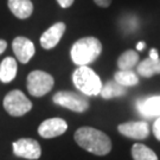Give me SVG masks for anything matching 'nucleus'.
<instances>
[{"label":"nucleus","mask_w":160,"mask_h":160,"mask_svg":"<svg viewBox=\"0 0 160 160\" xmlns=\"http://www.w3.org/2000/svg\"><path fill=\"white\" fill-rule=\"evenodd\" d=\"M139 63V53L134 50H127L118 59V67L120 70H132Z\"/></svg>","instance_id":"17"},{"label":"nucleus","mask_w":160,"mask_h":160,"mask_svg":"<svg viewBox=\"0 0 160 160\" xmlns=\"http://www.w3.org/2000/svg\"><path fill=\"white\" fill-rule=\"evenodd\" d=\"M94 2L100 7H108L112 4V0H94Z\"/></svg>","instance_id":"22"},{"label":"nucleus","mask_w":160,"mask_h":160,"mask_svg":"<svg viewBox=\"0 0 160 160\" xmlns=\"http://www.w3.org/2000/svg\"><path fill=\"white\" fill-rule=\"evenodd\" d=\"M138 74L142 77H152L160 74V58H146L138 64Z\"/></svg>","instance_id":"15"},{"label":"nucleus","mask_w":160,"mask_h":160,"mask_svg":"<svg viewBox=\"0 0 160 160\" xmlns=\"http://www.w3.org/2000/svg\"><path fill=\"white\" fill-rule=\"evenodd\" d=\"M8 8L18 19H28L33 12V4L31 0H8Z\"/></svg>","instance_id":"12"},{"label":"nucleus","mask_w":160,"mask_h":160,"mask_svg":"<svg viewBox=\"0 0 160 160\" xmlns=\"http://www.w3.org/2000/svg\"><path fill=\"white\" fill-rule=\"evenodd\" d=\"M68 129V123L61 118H52L43 121L38 127V133L42 138L51 139L62 135Z\"/></svg>","instance_id":"8"},{"label":"nucleus","mask_w":160,"mask_h":160,"mask_svg":"<svg viewBox=\"0 0 160 160\" xmlns=\"http://www.w3.org/2000/svg\"><path fill=\"white\" fill-rule=\"evenodd\" d=\"M118 129L122 135L135 140L146 139L149 134L148 123L145 121H129L119 125Z\"/></svg>","instance_id":"9"},{"label":"nucleus","mask_w":160,"mask_h":160,"mask_svg":"<svg viewBox=\"0 0 160 160\" xmlns=\"http://www.w3.org/2000/svg\"><path fill=\"white\" fill-rule=\"evenodd\" d=\"M55 84V80L50 74L42 70H34L28 76V90L30 95L42 97L51 90Z\"/></svg>","instance_id":"5"},{"label":"nucleus","mask_w":160,"mask_h":160,"mask_svg":"<svg viewBox=\"0 0 160 160\" xmlns=\"http://www.w3.org/2000/svg\"><path fill=\"white\" fill-rule=\"evenodd\" d=\"M12 50L13 53L20 63H28L31 58L33 57L36 48L34 44L25 37H16L12 42Z\"/></svg>","instance_id":"10"},{"label":"nucleus","mask_w":160,"mask_h":160,"mask_svg":"<svg viewBox=\"0 0 160 160\" xmlns=\"http://www.w3.org/2000/svg\"><path fill=\"white\" fill-rule=\"evenodd\" d=\"M6 48H7V43H6V40L0 39V55L5 51Z\"/></svg>","instance_id":"23"},{"label":"nucleus","mask_w":160,"mask_h":160,"mask_svg":"<svg viewBox=\"0 0 160 160\" xmlns=\"http://www.w3.org/2000/svg\"><path fill=\"white\" fill-rule=\"evenodd\" d=\"M74 138L80 147L95 155H106L112 149V141L108 135L92 127H81Z\"/></svg>","instance_id":"1"},{"label":"nucleus","mask_w":160,"mask_h":160,"mask_svg":"<svg viewBox=\"0 0 160 160\" xmlns=\"http://www.w3.org/2000/svg\"><path fill=\"white\" fill-rule=\"evenodd\" d=\"M153 134L158 140H160V118H158L153 123Z\"/></svg>","instance_id":"20"},{"label":"nucleus","mask_w":160,"mask_h":160,"mask_svg":"<svg viewBox=\"0 0 160 160\" xmlns=\"http://www.w3.org/2000/svg\"><path fill=\"white\" fill-rule=\"evenodd\" d=\"M149 57L153 58V59H157V58H159V55H158V51H157V49H151V51H149Z\"/></svg>","instance_id":"24"},{"label":"nucleus","mask_w":160,"mask_h":160,"mask_svg":"<svg viewBox=\"0 0 160 160\" xmlns=\"http://www.w3.org/2000/svg\"><path fill=\"white\" fill-rule=\"evenodd\" d=\"M65 24L62 22L53 24L49 29L44 31V33L40 37V45L45 50H51L55 46L59 43L61 38L63 37L64 32H65Z\"/></svg>","instance_id":"11"},{"label":"nucleus","mask_w":160,"mask_h":160,"mask_svg":"<svg viewBox=\"0 0 160 160\" xmlns=\"http://www.w3.org/2000/svg\"><path fill=\"white\" fill-rule=\"evenodd\" d=\"M138 110L146 118H160V96L147 97L138 101Z\"/></svg>","instance_id":"13"},{"label":"nucleus","mask_w":160,"mask_h":160,"mask_svg":"<svg viewBox=\"0 0 160 160\" xmlns=\"http://www.w3.org/2000/svg\"><path fill=\"white\" fill-rule=\"evenodd\" d=\"M115 82L122 87H134L139 83L138 75L132 70H119L114 75Z\"/></svg>","instance_id":"18"},{"label":"nucleus","mask_w":160,"mask_h":160,"mask_svg":"<svg viewBox=\"0 0 160 160\" xmlns=\"http://www.w3.org/2000/svg\"><path fill=\"white\" fill-rule=\"evenodd\" d=\"M143 48H145V43H143V42H140V43H138L137 50H139V51H142Z\"/></svg>","instance_id":"25"},{"label":"nucleus","mask_w":160,"mask_h":160,"mask_svg":"<svg viewBox=\"0 0 160 160\" xmlns=\"http://www.w3.org/2000/svg\"><path fill=\"white\" fill-rule=\"evenodd\" d=\"M75 0H57V2L59 4L61 7H63V8H68L70 6L74 4Z\"/></svg>","instance_id":"21"},{"label":"nucleus","mask_w":160,"mask_h":160,"mask_svg":"<svg viewBox=\"0 0 160 160\" xmlns=\"http://www.w3.org/2000/svg\"><path fill=\"white\" fill-rule=\"evenodd\" d=\"M53 103L76 113H84L89 108V100L82 92H58L52 97Z\"/></svg>","instance_id":"4"},{"label":"nucleus","mask_w":160,"mask_h":160,"mask_svg":"<svg viewBox=\"0 0 160 160\" xmlns=\"http://www.w3.org/2000/svg\"><path fill=\"white\" fill-rule=\"evenodd\" d=\"M132 157L134 160H158L154 151L142 143H135L132 147Z\"/></svg>","instance_id":"19"},{"label":"nucleus","mask_w":160,"mask_h":160,"mask_svg":"<svg viewBox=\"0 0 160 160\" xmlns=\"http://www.w3.org/2000/svg\"><path fill=\"white\" fill-rule=\"evenodd\" d=\"M18 65L16 58L6 57L0 63V81L2 83H10L16 78Z\"/></svg>","instance_id":"14"},{"label":"nucleus","mask_w":160,"mask_h":160,"mask_svg":"<svg viewBox=\"0 0 160 160\" xmlns=\"http://www.w3.org/2000/svg\"><path fill=\"white\" fill-rule=\"evenodd\" d=\"M102 52V44L95 37H84L75 43L71 48V59L76 65L83 67L95 62Z\"/></svg>","instance_id":"2"},{"label":"nucleus","mask_w":160,"mask_h":160,"mask_svg":"<svg viewBox=\"0 0 160 160\" xmlns=\"http://www.w3.org/2000/svg\"><path fill=\"white\" fill-rule=\"evenodd\" d=\"M72 82L75 87L86 96L100 95L102 82L98 75L87 65L78 67L72 74Z\"/></svg>","instance_id":"3"},{"label":"nucleus","mask_w":160,"mask_h":160,"mask_svg":"<svg viewBox=\"0 0 160 160\" xmlns=\"http://www.w3.org/2000/svg\"><path fill=\"white\" fill-rule=\"evenodd\" d=\"M4 108L11 116H23L32 109V102L20 90H12L4 98Z\"/></svg>","instance_id":"6"},{"label":"nucleus","mask_w":160,"mask_h":160,"mask_svg":"<svg viewBox=\"0 0 160 160\" xmlns=\"http://www.w3.org/2000/svg\"><path fill=\"white\" fill-rule=\"evenodd\" d=\"M13 153L20 158L37 160L40 158L42 148L37 140L30 139V138H23L13 142Z\"/></svg>","instance_id":"7"},{"label":"nucleus","mask_w":160,"mask_h":160,"mask_svg":"<svg viewBox=\"0 0 160 160\" xmlns=\"http://www.w3.org/2000/svg\"><path fill=\"white\" fill-rule=\"evenodd\" d=\"M125 94H126V88L120 86L115 81L107 82L104 86H102L101 92H100V95L106 100L113 98V97H120Z\"/></svg>","instance_id":"16"}]
</instances>
